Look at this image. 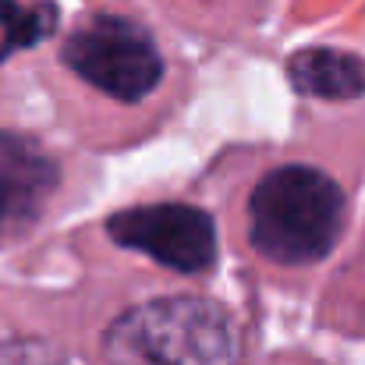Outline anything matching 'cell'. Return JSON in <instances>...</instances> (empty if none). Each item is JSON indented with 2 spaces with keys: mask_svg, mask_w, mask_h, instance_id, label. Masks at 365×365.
<instances>
[{
  "mask_svg": "<svg viewBox=\"0 0 365 365\" xmlns=\"http://www.w3.org/2000/svg\"><path fill=\"white\" fill-rule=\"evenodd\" d=\"M107 231L118 245L145 252L156 262L181 273H202L217 255L213 220L195 206H178V202L135 206L110 217Z\"/></svg>",
  "mask_w": 365,
  "mask_h": 365,
  "instance_id": "4",
  "label": "cell"
},
{
  "mask_svg": "<svg viewBox=\"0 0 365 365\" xmlns=\"http://www.w3.org/2000/svg\"><path fill=\"white\" fill-rule=\"evenodd\" d=\"M341 188L312 167H280L266 174L248 202L252 245L287 266L323 259L341 235Z\"/></svg>",
  "mask_w": 365,
  "mask_h": 365,
  "instance_id": "1",
  "label": "cell"
},
{
  "mask_svg": "<svg viewBox=\"0 0 365 365\" xmlns=\"http://www.w3.org/2000/svg\"><path fill=\"white\" fill-rule=\"evenodd\" d=\"M0 365H64V355L43 341H4Z\"/></svg>",
  "mask_w": 365,
  "mask_h": 365,
  "instance_id": "8",
  "label": "cell"
},
{
  "mask_svg": "<svg viewBox=\"0 0 365 365\" xmlns=\"http://www.w3.org/2000/svg\"><path fill=\"white\" fill-rule=\"evenodd\" d=\"M57 185L53 160L25 135H0V224L32 217Z\"/></svg>",
  "mask_w": 365,
  "mask_h": 365,
  "instance_id": "5",
  "label": "cell"
},
{
  "mask_svg": "<svg viewBox=\"0 0 365 365\" xmlns=\"http://www.w3.org/2000/svg\"><path fill=\"white\" fill-rule=\"evenodd\" d=\"M64 61L107 96L135 103L149 96L163 75V61L145 29L128 18L96 14L64 43Z\"/></svg>",
  "mask_w": 365,
  "mask_h": 365,
  "instance_id": "3",
  "label": "cell"
},
{
  "mask_svg": "<svg viewBox=\"0 0 365 365\" xmlns=\"http://www.w3.org/2000/svg\"><path fill=\"white\" fill-rule=\"evenodd\" d=\"M57 25V7L50 0H0V61L46 39Z\"/></svg>",
  "mask_w": 365,
  "mask_h": 365,
  "instance_id": "7",
  "label": "cell"
},
{
  "mask_svg": "<svg viewBox=\"0 0 365 365\" xmlns=\"http://www.w3.org/2000/svg\"><path fill=\"white\" fill-rule=\"evenodd\" d=\"M291 82L323 100H351L365 93V64L341 50H302L287 64Z\"/></svg>",
  "mask_w": 365,
  "mask_h": 365,
  "instance_id": "6",
  "label": "cell"
},
{
  "mask_svg": "<svg viewBox=\"0 0 365 365\" xmlns=\"http://www.w3.org/2000/svg\"><path fill=\"white\" fill-rule=\"evenodd\" d=\"M238 344L224 309L202 298H160L110 327L107 365H235Z\"/></svg>",
  "mask_w": 365,
  "mask_h": 365,
  "instance_id": "2",
  "label": "cell"
}]
</instances>
